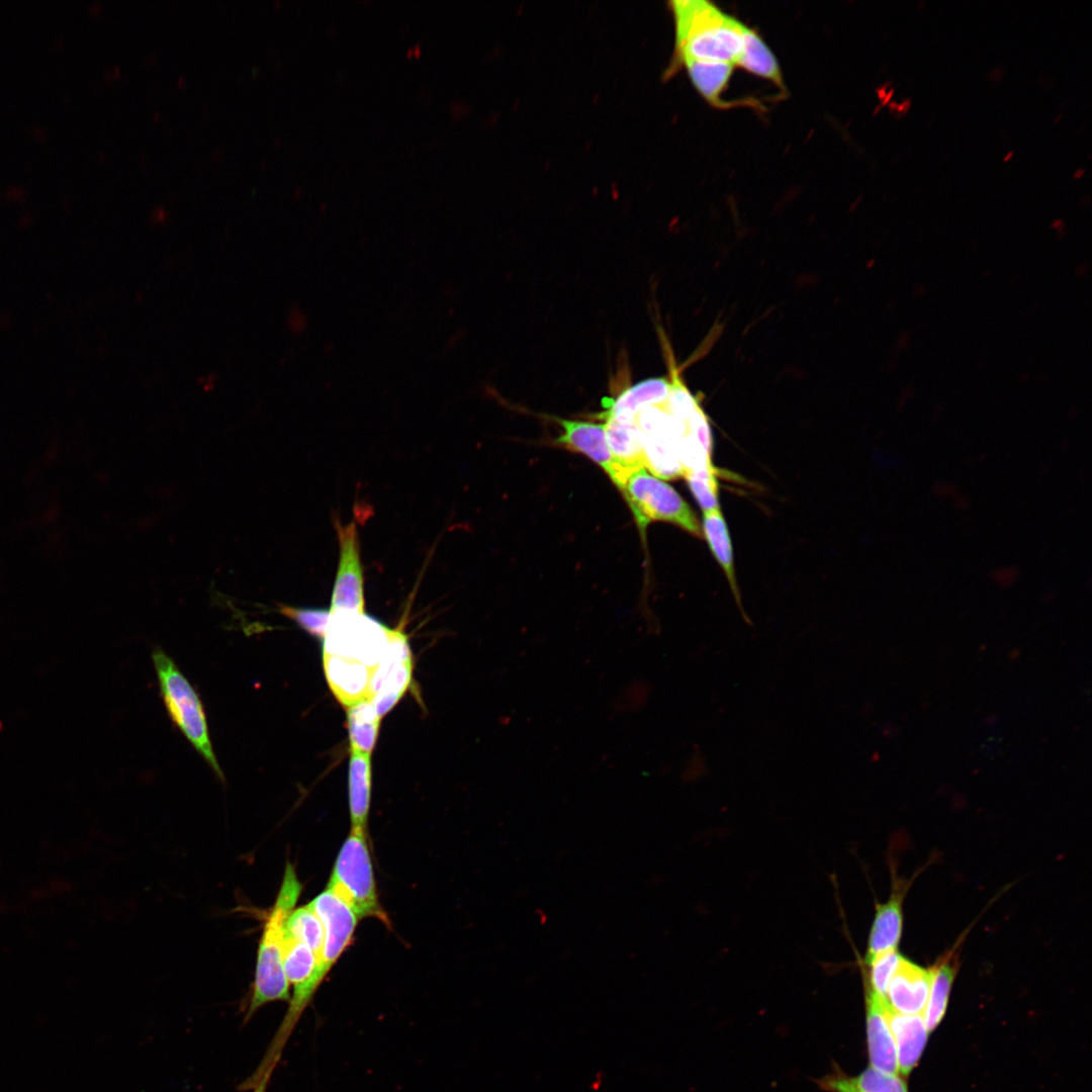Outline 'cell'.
<instances>
[{"instance_id": "cell-1", "label": "cell", "mask_w": 1092, "mask_h": 1092, "mask_svg": "<svg viewBox=\"0 0 1092 1092\" xmlns=\"http://www.w3.org/2000/svg\"><path fill=\"white\" fill-rule=\"evenodd\" d=\"M302 885L292 863L287 862L274 905L268 911L259 941L255 977L244 1023L264 1005L290 1000L289 983L283 970L285 923L295 908Z\"/></svg>"}, {"instance_id": "cell-2", "label": "cell", "mask_w": 1092, "mask_h": 1092, "mask_svg": "<svg viewBox=\"0 0 1092 1092\" xmlns=\"http://www.w3.org/2000/svg\"><path fill=\"white\" fill-rule=\"evenodd\" d=\"M671 5L682 61L737 64L744 44L743 23L709 1L678 0Z\"/></svg>"}, {"instance_id": "cell-3", "label": "cell", "mask_w": 1092, "mask_h": 1092, "mask_svg": "<svg viewBox=\"0 0 1092 1092\" xmlns=\"http://www.w3.org/2000/svg\"><path fill=\"white\" fill-rule=\"evenodd\" d=\"M152 657L162 698L171 720L212 768L216 777L224 782L222 770L212 748L206 716L199 696L162 649L156 648Z\"/></svg>"}, {"instance_id": "cell-4", "label": "cell", "mask_w": 1092, "mask_h": 1092, "mask_svg": "<svg viewBox=\"0 0 1092 1092\" xmlns=\"http://www.w3.org/2000/svg\"><path fill=\"white\" fill-rule=\"evenodd\" d=\"M327 889L347 904L358 919L373 917L389 924L378 899L367 830L351 827Z\"/></svg>"}, {"instance_id": "cell-5", "label": "cell", "mask_w": 1092, "mask_h": 1092, "mask_svg": "<svg viewBox=\"0 0 1092 1092\" xmlns=\"http://www.w3.org/2000/svg\"><path fill=\"white\" fill-rule=\"evenodd\" d=\"M615 485L642 533L649 523L662 521L700 536V525L690 506L671 485L644 466L626 470Z\"/></svg>"}, {"instance_id": "cell-6", "label": "cell", "mask_w": 1092, "mask_h": 1092, "mask_svg": "<svg viewBox=\"0 0 1092 1092\" xmlns=\"http://www.w3.org/2000/svg\"><path fill=\"white\" fill-rule=\"evenodd\" d=\"M390 631L365 612H330L323 654L350 658L372 670L384 655Z\"/></svg>"}, {"instance_id": "cell-7", "label": "cell", "mask_w": 1092, "mask_h": 1092, "mask_svg": "<svg viewBox=\"0 0 1092 1092\" xmlns=\"http://www.w3.org/2000/svg\"><path fill=\"white\" fill-rule=\"evenodd\" d=\"M413 658L406 636L391 630L386 650L372 669L367 700L381 718L402 697L412 681Z\"/></svg>"}, {"instance_id": "cell-8", "label": "cell", "mask_w": 1092, "mask_h": 1092, "mask_svg": "<svg viewBox=\"0 0 1092 1092\" xmlns=\"http://www.w3.org/2000/svg\"><path fill=\"white\" fill-rule=\"evenodd\" d=\"M339 543V560L331 599L330 612L364 613V574L355 522L342 524L335 520Z\"/></svg>"}, {"instance_id": "cell-9", "label": "cell", "mask_w": 1092, "mask_h": 1092, "mask_svg": "<svg viewBox=\"0 0 1092 1092\" xmlns=\"http://www.w3.org/2000/svg\"><path fill=\"white\" fill-rule=\"evenodd\" d=\"M554 420L562 429V434L555 443L587 456L600 465L616 484L626 470L619 465L610 450L605 424L562 418H554Z\"/></svg>"}, {"instance_id": "cell-10", "label": "cell", "mask_w": 1092, "mask_h": 1092, "mask_svg": "<svg viewBox=\"0 0 1092 1092\" xmlns=\"http://www.w3.org/2000/svg\"><path fill=\"white\" fill-rule=\"evenodd\" d=\"M931 983L930 970L902 959L892 977L886 999L890 1007L902 1014H924Z\"/></svg>"}, {"instance_id": "cell-11", "label": "cell", "mask_w": 1092, "mask_h": 1092, "mask_svg": "<svg viewBox=\"0 0 1092 1092\" xmlns=\"http://www.w3.org/2000/svg\"><path fill=\"white\" fill-rule=\"evenodd\" d=\"M888 1005L885 997L871 990L867 1015L869 1055L872 1068L887 1075H897V1050L886 1017Z\"/></svg>"}, {"instance_id": "cell-12", "label": "cell", "mask_w": 1092, "mask_h": 1092, "mask_svg": "<svg viewBox=\"0 0 1092 1092\" xmlns=\"http://www.w3.org/2000/svg\"><path fill=\"white\" fill-rule=\"evenodd\" d=\"M327 680L339 702L346 708L367 699L372 670L361 662L337 655L323 654Z\"/></svg>"}, {"instance_id": "cell-13", "label": "cell", "mask_w": 1092, "mask_h": 1092, "mask_svg": "<svg viewBox=\"0 0 1092 1092\" xmlns=\"http://www.w3.org/2000/svg\"><path fill=\"white\" fill-rule=\"evenodd\" d=\"M886 1017L896 1044L898 1069L907 1075L918 1062L926 1043L928 1030L924 1014H902L888 1005Z\"/></svg>"}, {"instance_id": "cell-14", "label": "cell", "mask_w": 1092, "mask_h": 1092, "mask_svg": "<svg viewBox=\"0 0 1092 1092\" xmlns=\"http://www.w3.org/2000/svg\"><path fill=\"white\" fill-rule=\"evenodd\" d=\"M904 889L895 891L891 898L877 907L868 941L866 962L897 949L902 933V901Z\"/></svg>"}, {"instance_id": "cell-15", "label": "cell", "mask_w": 1092, "mask_h": 1092, "mask_svg": "<svg viewBox=\"0 0 1092 1092\" xmlns=\"http://www.w3.org/2000/svg\"><path fill=\"white\" fill-rule=\"evenodd\" d=\"M600 417L605 421L607 442L619 465L625 470L644 466L641 435L634 418Z\"/></svg>"}, {"instance_id": "cell-16", "label": "cell", "mask_w": 1092, "mask_h": 1092, "mask_svg": "<svg viewBox=\"0 0 1092 1092\" xmlns=\"http://www.w3.org/2000/svg\"><path fill=\"white\" fill-rule=\"evenodd\" d=\"M371 779L370 755L350 750L348 789L352 828L367 830Z\"/></svg>"}, {"instance_id": "cell-17", "label": "cell", "mask_w": 1092, "mask_h": 1092, "mask_svg": "<svg viewBox=\"0 0 1092 1092\" xmlns=\"http://www.w3.org/2000/svg\"><path fill=\"white\" fill-rule=\"evenodd\" d=\"M703 531L707 543L725 572L734 597L740 606V596L734 571L733 548L721 509L703 514Z\"/></svg>"}, {"instance_id": "cell-18", "label": "cell", "mask_w": 1092, "mask_h": 1092, "mask_svg": "<svg viewBox=\"0 0 1092 1092\" xmlns=\"http://www.w3.org/2000/svg\"><path fill=\"white\" fill-rule=\"evenodd\" d=\"M954 953L941 958L931 969V983L926 1008L925 1025L928 1031L934 1029L942 1019L948 1001L949 992L957 972Z\"/></svg>"}, {"instance_id": "cell-19", "label": "cell", "mask_w": 1092, "mask_h": 1092, "mask_svg": "<svg viewBox=\"0 0 1092 1092\" xmlns=\"http://www.w3.org/2000/svg\"><path fill=\"white\" fill-rule=\"evenodd\" d=\"M684 63L699 93L712 105L721 106V94L727 87L734 65L699 60H685Z\"/></svg>"}, {"instance_id": "cell-20", "label": "cell", "mask_w": 1092, "mask_h": 1092, "mask_svg": "<svg viewBox=\"0 0 1092 1092\" xmlns=\"http://www.w3.org/2000/svg\"><path fill=\"white\" fill-rule=\"evenodd\" d=\"M380 719L367 699L347 707L350 750L371 754L378 736Z\"/></svg>"}, {"instance_id": "cell-21", "label": "cell", "mask_w": 1092, "mask_h": 1092, "mask_svg": "<svg viewBox=\"0 0 1092 1092\" xmlns=\"http://www.w3.org/2000/svg\"><path fill=\"white\" fill-rule=\"evenodd\" d=\"M736 65L772 81L781 88L784 87L782 72L775 55L762 38L747 26L744 29L743 49Z\"/></svg>"}, {"instance_id": "cell-22", "label": "cell", "mask_w": 1092, "mask_h": 1092, "mask_svg": "<svg viewBox=\"0 0 1092 1092\" xmlns=\"http://www.w3.org/2000/svg\"><path fill=\"white\" fill-rule=\"evenodd\" d=\"M823 1084L833 1092H907L904 1082L897 1075H887L872 1067L857 1077H832Z\"/></svg>"}, {"instance_id": "cell-23", "label": "cell", "mask_w": 1092, "mask_h": 1092, "mask_svg": "<svg viewBox=\"0 0 1092 1092\" xmlns=\"http://www.w3.org/2000/svg\"><path fill=\"white\" fill-rule=\"evenodd\" d=\"M285 932L289 936L304 942L318 958L325 931L321 919L308 904L293 909L286 920Z\"/></svg>"}, {"instance_id": "cell-24", "label": "cell", "mask_w": 1092, "mask_h": 1092, "mask_svg": "<svg viewBox=\"0 0 1092 1092\" xmlns=\"http://www.w3.org/2000/svg\"><path fill=\"white\" fill-rule=\"evenodd\" d=\"M684 476L703 513L720 510L719 486L713 467L690 471Z\"/></svg>"}, {"instance_id": "cell-25", "label": "cell", "mask_w": 1092, "mask_h": 1092, "mask_svg": "<svg viewBox=\"0 0 1092 1092\" xmlns=\"http://www.w3.org/2000/svg\"><path fill=\"white\" fill-rule=\"evenodd\" d=\"M279 611L308 634L324 640L329 625L330 610L283 605L280 606Z\"/></svg>"}, {"instance_id": "cell-26", "label": "cell", "mask_w": 1092, "mask_h": 1092, "mask_svg": "<svg viewBox=\"0 0 1092 1092\" xmlns=\"http://www.w3.org/2000/svg\"><path fill=\"white\" fill-rule=\"evenodd\" d=\"M903 957L897 949L884 952L868 963L871 967L870 980L872 991L885 997L889 983L896 973Z\"/></svg>"}, {"instance_id": "cell-27", "label": "cell", "mask_w": 1092, "mask_h": 1092, "mask_svg": "<svg viewBox=\"0 0 1092 1092\" xmlns=\"http://www.w3.org/2000/svg\"><path fill=\"white\" fill-rule=\"evenodd\" d=\"M1017 570L1013 567L999 568L992 574L993 579L1000 585H1010L1017 578Z\"/></svg>"}, {"instance_id": "cell-28", "label": "cell", "mask_w": 1092, "mask_h": 1092, "mask_svg": "<svg viewBox=\"0 0 1092 1092\" xmlns=\"http://www.w3.org/2000/svg\"><path fill=\"white\" fill-rule=\"evenodd\" d=\"M272 1073H266L263 1077L254 1085L252 1092H267V1087L270 1081Z\"/></svg>"}]
</instances>
